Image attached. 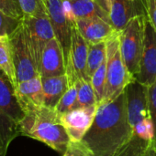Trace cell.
I'll return each mask as SVG.
<instances>
[{
    "mask_svg": "<svg viewBox=\"0 0 156 156\" xmlns=\"http://www.w3.org/2000/svg\"><path fill=\"white\" fill-rule=\"evenodd\" d=\"M82 142L95 156H151L153 148L134 134L125 90L113 101L97 104L94 122Z\"/></svg>",
    "mask_w": 156,
    "mask_h": 156,
    "instance_id": "1",
    "label": "cell"
},
{
    "mask_svg": "<svg viewBox=\"0 0 156 156\" xmlns=\"http://www.w3.org/2000/svg\"><path fill=\"white\" fill-rule=\"evenodd\" d=\"M19 134L38 140L52 150L64 154L71 139L55 110L40 106L24 112Z\"/></svg>",
    "mask_w": 156,
    "mask_h": 156,
    "instance_id": "2",
    "label": "cell"
},
{
    "mask_svg": "<svg viewBox=\"0 0 156 156\" xmlns=\"http://www.w3.org/2000/svg\"><path fill=\"white\" fill-rule=\"evenodd\" d=\"M25 113L15 87L0 69V156H6L10 143L20 136L19 126Z\"/></svg>",
    "mask_w": 156,
    "mask_h": 156,
    "instance_id": "3",
    "label": "cell"
},
{
    "mask_svg": "<svg viewBox=\"0 0 156 156\" xmlns=\"http://www.w3.org/2000/svg\"><path fill=\"white\" fill-rule=\"evenodd\" d=\"M127 113L134 134L143 142L154 144V126L148 106V87L134 80L126 89Z\"/></svg>",
    "mask_w": 156,
    "mask_h": 156,
    "instance_id": "4",
    "label": "cell"
},
{
    "mask_svg": "<svg viewBox=\"0 0 156 156\" xmlns=\"http://www.w3.org/2000/svg\"><path fill=\"white\" fill-rule=\"evenodd\" d=\"M107 82L103 101H113L124 92L126 87L136 80L129 71L120 53V34L116 32L107 42Z\"/></svg>",
    "mask_w": 156,
    "mask_h": 156,
    "instance_id": "5",
    "label": "cell"
},
{
    "mask_svg": "<svg viewBox=\"0 0 156 156\" xmlns=\"http://www.w3.org/2000/svg\"><path fill=\"white\" fill-rule=\"evenodd\" d=\"M146 16L137 15L125 27L120 34V48L122 59L129 71L136 78L143 56Z\"/></svg>",
    "mask_w": 156,
    "mask_h": 156,
    "instance_id": "6",
    "label": "cell"
},
{
    "mask_svg": "<svg viewBox=\"0 0 156 156\" xmlns=\"http://www.w3.org/2000/svg\"><path fill=\"white\" fill-rule=\"evenodd\" d=\"M9 38L12 46L17 83L39 77V67L34 58L22 22L19 27L9 36Z\"/></svg>",
    "mask_w": 156,
    "mask_h": 156,
    "instance_id": "7",
    "label": "cell"
},
{
    "mask_svg": "<svg viewBox=\"0 0 156 156\" xmlns=\"http://www.w3.org/2000/svg\"><path fill=\"white\" fill-rule=\"evenodd\" d=\"M29 45L39 67L42 51L47 43L55 37V33L48 16H24L22 18Z\"/></svg>",
    "mask_w": 156,
    "mask_h": 156,
    "instance_id": "8",
    "label": "cell"
},
{
    "mask_svg": "<svg viewBox=\"0 0 156 156\" xmlns=\"http://www.w3.org/2000/svg\"><path fill=\"white\" fill-rule=\"evenodd\" d=\"M88 47V43L81 35L74 23L72 25L71 47L68 58L66 59L65 74L69 80L83 79L91 81V79L86 73Z\"/></svg>",
    "mask_w": 156,
    "mask_h": 156,
    "instance_id": "9",
    "label": "cell"
},
{
    "mask_svg": "<svg viewBox=\"0 0 156 156\" xmlns=\"http://www.w3.org/2000/svg\"><path fill=\"white\" fill-rule=\"evenodd\" d=\"M97 106L74 109L63 114H59L60 122L65 128L71 141H82L91 127L97 112Z\"/></svg>",
    "mask_w": 156,
    "mask_h": 156,
    "instance_id": "10",
    "label": "cell"
},
{
    "mask_svg": "<svg viewBox=\"0 0 156 156\" xmlns=\"http://www.w3.org/2000/svg\"><path fill=\"white\" fill-rule=\"evenodd\" d=\"M136 80L144 86H151L156 80V30L147 21L140 70Z\"/></svg>",
    "mask_w": 156,
    "mask_h": 156,
    "instance_id": "11",
    "label": "cell"
},
{
    "mask_svg": "<svg viewBox=\"0 0 156 156\" xmlns=\"http://www.w3.org/2000/svg\"><path fill=\"white\" fill-rule=\"evenodd\" d=\"M39 72L41 78L65 74L66 61L64 52L56 37L51 39L45 46L39 65Z\"/></svg>",
    "mask_w": 156,
    "mask_h": 156,
    "instance_id": "12",
    "label": "cell"
},
{
    "mask_svg": "<svg viewBox=\"0 0 156 156\" xmlns=\"http://www.w3.org/2000/svg\"><path fill=\"white\" fill-rule=\"evenodd\" d=\"M44 3L55 33V37L63 47L66 61L71 47L72 25L68 22L64 15L63 0H44Z\"/></svg>",
    "mask_w": 156,
    "mask_h": 156,
    "instance_id": "13",
    "label": "cell"
},
{
    "mask_svg": "<svg viewBox=\"0 0 156 156\" xmlns=\"http://www.w3.org/2000/svg\"><path fill=\"white\" fill-rule=\"evenodd\" d=\"M75 26L88 44L107 42L118 32L111 23L99 17L76 19Z\"/></svg>",
    "mask_w": 156,
    "mask_h": 156,
    "instance_id": "14",
    "label": "cell"
},
{
    "mask_svg": "<svg viewBox=\"0 0 156 156\" xmlns=\"http://www.w3.org/2000/svg\"><path fill=\"white\" fill-rule=\"evenodd\" d=\"M15 90L23 112L31 108L44 106V95L40 76L18 82Z\"/></svg>",
    "mask_w": 156,
    "mask_h": 156,
    "instance_id": "15",
    "label": "cell"
},
{
    "mask_svg": "<svg viewBox=\"0 0 156 156\" xmlns=\"http://www.w3.org/2000/svg\"><path fill=\"white\" fill-rule=\"evenodd\" d=\"M137 15H144L138 2L131 0H113L109 7V18L116 31L120 32Z\"/></svg>",
    "mask_w": 156,
    "mask_h": 156,
    "instance_id": "16",
    "label": "cell"
},
{
    "mask_svg": "<svg viewBox=\"0 0 156 156\" xmlns=\"http://www.w3.org/2000/svg\"><path fill=\"white\" fill-rule=\"evenodd\" d=\"M41 83L44 95V106L55 110L62 97L69 88L67 75L41 78Z\"/></svg>",
    "mask_w": 156,
    "mask_h": 156,
    "instance_id": "17",
    "label": "cell"
},
{
    "mask_svg": "<svg viewBox=\"0 0 156 156\" xmlns=\"http://www.w3.org/2000/svg\"><path fill=\"white\" fill-rule=\"evenodd\" d=\"M75 18L99 17L109 23V12L105 0H70Z\"/></svg>",
    "mask_w": 156,
    "mask_h": 156,
    "instance_id": "18",
    "label": "cell"
},
{
    "mask_svg": "<svg viewBox=\"0 0 156 156\" xmlns=\"http://www.w3.org/2000/svg\"><path fill=\"white\" fill-rule=\"evenodd\" d=\"M0 69L6 74L16 89L17 81L9 36H0Z\"/></svg>",
    "mask_w": 156,
    "mask_h": 156,
    "instance_id": "19",
    "label": "cell"
},
{
    "mask_svg": "<svg viewBox=\"0 0 156 156\" xmlns=\"http://www.w3.org/2000/svg\"><path fill=\"white\" fill-rule=\"evenodd\" d=\"M88 45L86 73L91 79L96 70L107 60V44L106 42H101Z\"/></svg>",
    "mask_w": 156,
    "mask_h": 156,
    "instance_id": "20",
    "label": "cell"
},
{
    "mask_svg": "<svg viewBox=\"0 0 156 156\" xmlns=\"http://www.w3.org/2000/svg\"><path fill=\"white\" fill-rule=\"evenodd\" d=\"M75 85L77 88V109L97 105L96 94L90 80L80 79L76 80Z\"/></svg>",
    "mask_w": 156,
    "mask_h": 156,
    "instance_id": "21",
    "label": "cell"
},
{
    "mask_svg": "<svg viewBox=\"0 0 156 156\" xmlns=\"http://www.w3.org/2000/svg\"><path fill=\"white\" fill-rule=\"evenodd\" d=\"M107 82V60L96 70L91 77V84L93 86L97 104L101 102L105 95V88Z\"/></svg>",
    "mask_w": 156,
    "mask_h": 156,
    "instance_id": "22",
    "label": "cell"
},
{
    "mask_svg": "<svg viewBox=\"0 0 156 156\" xmlns=\"http://www.w3.org/2000/svg\"><path fill=\"white\" fill-rule=\"evenodd\" d=\"M77 109V88L75 82L69 84V88L59 101L55 111L58 114H63Z\"/></svg>",
    "mask_w": 156,
    "mask_h": 156,
    "instance_id": "23",
    "label": "cell"
},
{
    "mask_svg": "<svg viewBox=\"0 0 156 156\" xmlns=\"http://www.w3.org/2000/svg\"><path fill=\"white\" fill-rule=\"evenodd\" d=\"M18 2L24 16H48L45 3L43 0H18Z\"/></svg>",
    "mask_w": 156,
    "mask_h": 156,
    "instance_id": "24",
    "label": "cell"
},
{
    "mask_svg": "<svg viewBox=\"0 0 156 156\" xmlns=\"http://www.w3.org/2000/svg\"><path fill=\"white\" fill-rule=\"evenodd\" d=\"M22 19L7 16L0 10V36H10L21 24Z\"/></svg>",
    "mask_w": 156,
    "mask_h": 156,
    "instance_id": "25",
    "label": "cell"
},
{
    "mask_svg": "<svg viewBox=\"0 0 156 156\" xmlns=\"http://www.w3.org/2000/svg\"><path fill=\"white\" fill-rule=\"evenodd\" d=\"M0 10L17 19H22L24 16L18 0H0Z\"/></svg>",
    "mask_w": 156,
    "mask_h": 156,
    "instance_id": "26",
    "label": "cell"
},
{
    "mask_svg": "<svg viewBox=\"0 0 156 156\" xmlns=\"http://www.w3.org/2000/svg\"><path fill=\"white\" fill-rule=\"evenodd\" d=\"M148 106L154 126V145H156V80L148 87Z\"/></svg>",
    "mask_w": 156,
    "mask_h": 156,
    "instance_id": "27",
    "label": "cell"
},
{
    "mask_svg": "<svg viewBox=\"0 0 156 156\" xmlns=\"http://www.w3.org/2000/svg\"><path fill=\"white\" fill-rule=\"evenodd\" d=\"M63 156H95L92 151L82 142L71 141Z\"/></svg>",
    "mask_w": 156,
    "mask_h": 156,
    "instance_id": "28",
    "label": "cell"
},
{
    "mask_svg": "<svg viewBox=\"0 0 156 156\" xmlns=\"http://www.w3.org/2000/svg\"><path fill=\"white\" fill-rule=\"evenodd\" d=\"M147 21L156 30V0H142Z\"/></svg>",
    "mask_w": 156,
    "mask_h": 156,
    "instance_id": "29",
    "label": "cell"
},
{
    "mask_svg": "<svg viewBox=\"0 0 156 156\" xmlns=\"http://www.w3.org/2000/svg\"><path fill=\"white\" fill-rule=\"evenodd\" d=\"M63 5L64 15H65L68 22L71 25H74L76 21V18H75L74 13L73 11V6H72L70 0H63Z\"/></svg>",
    "mask_w": 156,
    "mask_h": 156,
    "instance_id": "30",
    "label": "cell"
},
{
    "mask_svg": "<svg viewBox=\"0 0 156 156\" xmlns=\"http://www.w3.org/2000/svg\"><path fill=\"white\" fill-rule=\"evenodd\" d=\"M151 156H156V145H154V146H153V148H152Z\"/></svg>",
    "mask_w": 156,
    "mask_h": 156,
    "instance_id": "31",
    "label": "cell"
},
{
    "mask_svg": "<svg viewBox=\"0 0 156 156\" xmlns=\"http://www.w3.org/2000/svg\"><path fill=\"white\" fill-rule=\"evenodd\" d=\"M113 2V0H106V3H107V6L108 8V12H109V7L111 5V3Z\"/></svg>",
    "mask_w": 156,
    "mask_h": 156,
    "instance_id": "32",
    "label": "cell"
},
{
    "mask_svg": "<svg viewBox=\"0 0 156 156\" xmlns=\"http://www.w3.org/2000/svg\"><path fill=\"white\" fill-rule=\"evenodd\" d=\"M131 1H135V2H138L137 0H131ZM138 3H139V2H138ZM141 6H142V5H141Z\"/></svg>",
    "mask_w": 156,
    "mask_h": 156,
    "instance_id": "33",
    "label": "cell"
},
{
    "mask_svg": "<svg viewBox=\"0 0 156 156\" xmlns=\"http://www.w3.org/2000/svg\"><path fill=\"white\" fill-rule=\"evenodd\" d=\"M43 1H44V0H43Z\"/></svg>",
    "mask_w": 156,
    "mask_h": 156,
    "instance_id": "34",
    "label": "cell"
}]
</instances>
